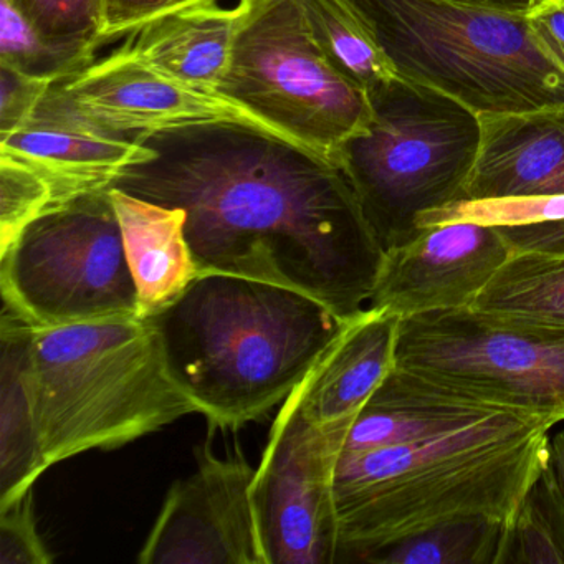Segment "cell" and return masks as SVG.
<instances>
[{
	"mask_svg": "<svg viewBox=\"0 0 564 564\" xmlns=\"http://www.w3.org/2000/svg\"><path fill=\"white\" fill-rule=\"evenodd\" d=\"M138 143L154 156L128 167L110 189L183 209L200 275L299 290L346 322L368 306L384 250L341 167L240 123L163 131Z\"/></svg>",
	"mask_w": 564,
	"mask_h": 564,
	"instance_id": "cell-1",
	"label": "cell"
},
{
	"mask_svg": "<svg viewBox=\"0 0 564 564\" xmlns=\"http://www.w3.org/2000/svg\"><path fill=\"white\" fill-rule=\"evenodd\" d=\"M150 318L174 381L210 429L232 431L283 404L346 325L306 293L227 273Z\"/></svg>",
	"mask_w": 564,
	"mask_h": 564,
	"instance_id": "cell-2",
	"label": "cell"
},
{
	"mask_svg": "<svg viewBox=\"0 0 564 564\" xmlns=\"http://www.w3.org/2000/svg\"><path fill=\"white\" fill-rule=\"evenodd\" d=\"M553 422L505 414L427 441L341 452L333 474L343 556L366 554L442 521H511L550 460Z\"/></svg>",
	"mask_w": 564,
	"mask_h": 564,
	"instance_id": "cell-3",
	"label": "cell"
},
{
	"mask_svg": "<svg viewBox=\"0 0 564 564\" xmlns=\"http://www.w3.org/2000/svg\"><path fill=\"white\" fill-rule=\"evenodd\" d=\"M34 381L48 468L197 412L167 369L150 316L35 329Z\"/></svg>",
	"mask_w": 564,
	"mask_h": 564,
	"instance_id": "cell-4",
	"label": "cell"
},
{
	"mask_svg": "<svg viewBox=\"0 0 564 564\" xmlns=\"http://www.w3.org/2000/svg\"><path fill=\"white\" fill-rule=\"evenodd\" d=\"M399 77L477 115L564 105V68L527 14L448 0H349Z\"/></svg>",
	"mask_w": 564,
	"mask_h": 564,
	"instance_id": "cell-5",
	"label": "cell"
},
{
	"mask_svg": "<svg viewBox=\"0 0 564 564\" xmlns=\"http://www.w3.org/2000/svg\"><path fill=\"white\" fill-rule=\"evenodd\" d=\"M368 97L371 120L339 148L335 164L388 252L421 232L422 214L465 199L480 118L455 98L399 75Z\"/></svg>",
	"mask_w": 564,
	"mask_h": 564,
	"instance_id": "cell-6",
	"label": "cell"
},
{
	"mask_svg": "<svg viewBox=\"0 0 564 564\" xmlns=\"http://www.w3.org/2000/svg\"><path fill=\"white\" fill-rule=\"evenodd\" d=\"M0 293L34 329L141 316L110 189L52 207L0 249Z\"/></svg>",
	"mask_w": 564,
	"mask_h": 564,
	"instance_id": "cell-7",
	"label": "cell"
},
{
	"mask_svg": "<svg viewBox=\"0 0 564 564\" xmlns=\"http://www.w3.org/2000/svg\"><path fill=\"white\" fill-rule=\"evenodd\" d=\"M217 94L332 163L372 115L368 91L345 77L313 41L300 0H269L240 14L229 70Z\"/></svg>",
	"mask_w": 564,
	"mask_h": 564,
	"instance_id": "cell-8",
	"label": "cell"
},
{
	"mask_svg": "<svg viewBox=\"0 0 564 564\" xmlns=\"http://www.w3.org/2000/svg\"><path fill=\"white\" fill-rule=\"evenodd\" d=\"M395 366L488 408L564 421V329L475 308L399 319Z\"/></svg>",
	"mask_w": 564,
	"mask_h": 564,
	"instance_id": "cell-9",
	"label": "cell"
},
{
	"mask_svg": "<svg viewBox=\"0 0 564 564\" xmlns=\"http://www.w3.org/2000/svg\"><path fill=\"white\" fill-rule=\"evenodd\" d=\"M349 429H326L283 401L253 478V500L269 564L339 560L333 474Z\"/></svg>",
	"mask_w": 564,
	"mask_h": 564,
	"instance_id": "cell-10",
	"label": "cell"
},
{
	"mask_svg": "<svg viewBox=\"0 0 564 564\" xmlns=\"http://www.w3.org/2000/svg\"><path fill=\"white\" fill-rule=\"evenodd\" d=\"M34 118L131 141L210 123L247 124L280 137L236 101L154 70L124 45L52 84Z\"/></svg>",
	"mask_w": 564,
	"mask_h": 564,
	"instance_id": "cell-11",
	"label": "cell"
},
{
	"mask_svg": "<svg viewBox=\"0 0 564 564\" xmlns=\"http://www.w3.org/2000/svg\"><path fill=\"white\" fill-rule=\"evenodd\" d=\"M257 467L237 448L204 444L197 470L167 491L141 547V564H269L253 500Z\"/></svg>",
	"mask_w": 564,
	"mask_h": 564,
	"instance_id": "cell-12",
	"label": "cell"
},
{
	"mask_svg": "<svg viewBox=\"0 0 564 564\" xmlns=\"http://www.w3.org/2000/svg\"><path fill=\"white\" fill-rule=\"evenodd\" d=\"M513 253L497 227H425L384 252L368 306L399 318L471 308Z\"/></svg>",
	"mask_w": 564,
	"mask_h": 564,
	"instance_id": "cell-13",
	"label": "cell"
},
{
	"mask_svg": "<svg viewBox=\"0 0 564 564\" xmlns=\"http://www.w3.org/2000/svg\"><path fill=\"white\" fill-rule=\"evenodd\" d=\"M465 199L564 194V105L484 113Z\"/></svg>",
	"mask_w": 564,
	"mask_h": 564,
	"instance_id": "cell-14",
	"label": "cell"
},
{
	"mask_svg": "<svg viewBox=\"0 0 564 564\" xmlns=\"http://www.w3.org/2000/svg\"><path fill=\"white\" fill-rule=\"evenodd\" d=\"M399 316L366 306L293 389L306 417L322 427H351L394 369Z\"/></svg>",
	"mask_w": 564,
	"mask_h": 564,
	"instance_id": "cell-15",
	"label": "cell"
},
{
	"mask_svg": "<svg viewBox=\"0 0 564 564\" xmlns=\"http://www.w3.org/2000/svg\"><path fill=\"white\" fill-rule=\"evenodd\" d=\"M505 414L513 412L468 401L419 376L394 368L356 415L341 452L427 441L495 421Z\"/></svg>",
	"mask_w": 564,
	"mask_h": 564,
	"instance_id": "cell-16",
	"label": "cell"
},
{
	"mask_svg": "<svg viewBox=\"0 0 564 564\" xmlns=\"http://www.w3.org/2000/svg\"><path fill=\"white\" fill-rule=\"evenodd\" d=\"M0 151L41 171L64 203L110 189L128 167L154 156L150 147L138 141L41 118H32L28 127L0 141Z\"/></svg>",
	"mask_w": 564,
	"mask_h": 564,
	"instance_id": "cell-17",
	"label": "cell"
},
{
	"mask_svg": "<svg viewBox=\"0 0 564 564\" xmlns=\"http://www.w3.org/2000/svg\"><path fill=\"white\" fill-rule=\"evenodd\" d=\"M35 329L0 318V507L32 491L47 470L34 381Z\"/></svg>",
	"mask_w": 564,
	"mask_h": 564,
	"instance_id": "cell-18",
	"label": "cell"
},
{
	"mask_svg": "<svg viewBox=\"0 0 564 564\" xmlns=\"http://www.w3.org/2000/svg\"><path fill=\"white\" fill-rule=\"evenodd\" d=\"M124 252L137 283L141 316L176 302L200 275L186 237V213L110 189Z\"/></svg>",
	"mask_w": 564,
	"mask_h": 564,
	"instance_id": "cell-19",
	"label": "cell"
},
{
	"mask_svg": "<svg viewBox=\"0 0 564 564\" xmlns=\"http://www.w3.org/2000/svg\"><path fill=\"white\" fill-rule=\"evenodd\" d=\"M239 24L237 8L194 6L148 22L124 47L174 80L217 91L229 70Z\"/></svg>",
	"mask_w": 564,
	"mask_h": 564,
	"instance_id": "cell-20",
	"label": "cell"
},
{
	"mask_svg": "<svg viewBox=\"0 0 564 564\" xmlns=\"http://www.w3.org/2000/svg\"><path fill=\"white\" fill-rule=\"evenodd\" d=\"M471 308L564 329V257L514 252Z\"/></svg>",
	"mask_w": 564,
	"mask_h": 564,
	"instance_id": "cell-21",
	"label": "cell"
},
{
	"mask_svg": "<svg viewBox=\"0 0 564 564\" xmlns=\"http://www.w3.org/2000/svg\"><path fill=\"white\" fill-rule=\"evenodd\" d=\"M313 41L349 80L371 94L398 77L361 15L349 0H300Z\"/></svg>",
	"mask_w": 564,
	"mask_h": 564,
	"instance_id": "cell-22",
	"label": "cell"
},
{
	"mask_svg": "<svg viewBox=\"0 0 564 564\" xmlns=\"http://www.w3.org/2000/svg\"><path fill=\"white\" fill-rule=\"evenodd\" d=\"M510 521L468 514L442 521L362 557L376 564H500Z\"/></svg>",
	"mask_w": 564,
	"mask_h": 564,
	"instance_id": "cell-23",
	"label": "cell"
},
{
	"mask_svg": "<svg viewBox=\"0 0 564 564\" xmlns=\"http://www.w3.org/2000/svg\"><path fill=\"white\" fill-rule=\"evenodd\" d=\"M500 564H564V497L550 460L508 523Z\"/></svg>",
	"mask_w": 564,
	"mask_h": 564,
	"instance_id": "cell-24",
	"label": "cell"
},
{
	"mask_svg": "<svg viewBox=\"0 0 564 564\" xmlns=\"http://www.w3.org/2000/svg\"><path fill=\"white\" fill-rule=\"evenodd\" d=\"M52 47L82 64H95L105 44V0H11Z\"/></svg>",
	"mask_w": 564,
	"mask_h": 564,
	"instance_id": "cell-25",
	"label": "cell"
},
{
	"mask_svg": "<svg viewBox=\"0 0 564 564\" xmlns=\"http://www.w3.org/2000/svg\"><path fill=\"white\" fill-rule=\"evenodd\" d=\"M0 65L51 84L88 68L48 45L11 0H0Z\"/></svg>",
	"mask_w": 564,
	"mask_h": 564,
	"instance_id": "cell-26",
	"label": "cell"
},
{
	"mask_svg": "<svg viewBox=\"0 0 564 564\" xmlns=\"http://www.w3.org/2000/svg\"><path fill=\"white\" fill-rule=\"evenodd\" d=\"M61 204V194L41 171L0 151V249L32 220Z\"/></svg>",
	"mask_w": 564,
	"mask_h": 564,
	"instance_id": "cell-27",
	"label": "cell"
},
{
	"mask_svg": "<svg viewBox=\"0 0 564 564\" xmlns=\"http://www.w3.org/2000/svg\"><path fill=\"white\" fill-rule=\"evenodd\" d=\"M564 219L561 196H517L497 199H464L422 214L419 229L452 223H474L488 227H518Z\"/></svg>",
	"mask_w": 564,
	"mask_h": 564,
	"instance_id": "cell-28",
	"label": "cell"
},
{
	"mask_svg": "<svg viewBox=\"0 0 564 564\" xmlns=\"http://www.w3.org/2000/svg\"><path fill=\"white\" fill-rule=\"evenodd\" d=\"M54 561L39 533L32 491L0 507V564H48Z\"/></svg>",
	"mask_w": 564,
	"mask_h": 564,
	"instance_id": "cell-29",
	"label": "cell"
},
{
	"mask_svg": "<svg viewBox=\"0 0 564 564\" xmlns=\"http://www.w3.org/2000/svg\"><path fill=\"white\" fill-rule=\"evenodd\" d=\"M51 85L0 65V141L31 123Z\"/></svg>",
	"mask_w": 564,
	"mask_h": 564,
	"instance_id": "cell-30",
	"label": "cell"
},
{
	"mask_svg": "<svg viewBox=\"0 0 564 564\" xmlns=\"http://www.w3.org/2000/svg\"><path fill=\"white\" fill-rule=\"evenodd\" d=\"M204 4L217 0H105V44L140 31L154 19Z\"/></svg>",
	"mask_w": 564,
	"mask_h": 564,
	"instance_id": "cell-31",
	"label": "cell"
},
{
	"mask_svg": "<svg viewBox=\"0 0 564 564\" xmlns=\"http://www.w3.org/2000/svg\"><path fill=\"white\" fill-rule=\"evenodd\" d=\"M513 252H536L564 257V219L531 226L497 227Z\"/></svg>",
	"mask_w": 564,
	"mask_h": 564,
	"instance_id": "cell-32",
	"label": "cell"
},
{
	"mask_svg": "<svg viewBox=\"0 0 564 564\" xmlns=\"http://www.w3.org/2000/svg\"><path fill=\"white\" fill-rule=\"evenodd\" d=\"M527 18L541 44L564 68V0H534Z\"/></svg>",
	"mask_w": 564,
	"mask_h": 564,
	"instance_id": "cell-33",
	"label": "cell"
},
{
	"mask_svg": "<svg viewBox=\"0 0 564 564\" xmlns=\"http://www.w3.org/2000/svg\"><path fill=\"white\" fill-rule=\"evenodd\" d=\"M471 8L490 9V11L510 12V14H527L534 0H448Z\"/></svg>",
	"mask_w": 564,
	"mask_h": 564,
	"instance_id": "cell-34",
	"label": "cell"
},
{
	"mask_svg": "<svg viewBox=\"0 0 564 564\" xmlns=\"http://www.w3.org/2000/svg\"><path fill=\"white\" fill-rule=\"evenodd\" d=\"M550 465L556 478L557 487L564 497V431L557 432L551 437L550 444Z\"/></svg>",
	"mask_w": 564,
	"mask_h": 564,
	"instance_id": "cell-35",
	"label": "cell"
},
{
	"mask_svg": "<svg viewBox=\"0 0 564 564\" xmlns=\"http://www.w3.org/2000/svg\"><path fill=\"white\" fill-rule=\"evenodd\" d=\"M269 0H240V4L237 6V11L240 14H249L253 9L260 8V6L267 4Z\"/></svg>",
	"mask_w": 564,
	"mask_h": 564,
	"instance_id": "cell-36",
	"label": "cell"
}]
</instances>
